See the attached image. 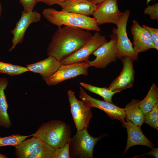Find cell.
Here are the masks:
<instances>
[{"label": "cell", "instance_id": "1", "mask_svg": "<svg viewBox=\"0 0 158 158\" xmlns=\"http://www.w3.org/2000/svg\"><path fill=\"white\" fill-rule=\"evenodd\" d=\"M92 35L89 31L74 27H58L49 44L47 53L61 61L81 48Z\"/></svg>", "mask_w": 158, "mask_h": 158}, {"label": "cell", "instance_id": "2", "mask_svg": "<svg viewBox=\"0 0 158 158\" xmlns=\"http://www.w3.org/2000/svg\"><path fill=\"white\" fill-rule=\"evenodd\" d=\"M43 16L50 23L59 26L63 25L79 28L88 31L100 32V28L95 18L86 15L58 11L47 8L42 11Z\"/></svg>", "mask_w": 158, "mask_h": 158}, {"label": "cell", "instance_id": "3", "mask_svg": "<svg viewBox=\"0 0 158 158\" xmlns=\"http://www.w3.org/2000/svg\"><path fill=\"white\" fill-rule=\"evenodd\" d=\"M31 135L56 149L70 141L71 129L70 126L63 121L54 119L42 124Z\"/></svg>", "mask_w": 158, "mask_h": 158}, {"label": "cell", "instance_id": "4", "mask_svg": "<svg viewBox=\"0 0 158 158\" xmlns=\"http://www.w3.org/2000/svg\"><path fill=\"white\" fill-rule=\"evenodd\" d=\"M107 135L104 134L95 137L90 135L87 128L77 131L70 141L71 158H93L94 148L97 143Z\"/></svg>", "mask_w": 158, "mask_h": 158}, {"label": "cell", "instance_id": "5", "mask_svg": "<svg viewBox=\"0 0 158 158\" xmlns=\"http://www.w3.org/2000/svg\"><path fill=\"white\" fill-rule=\"evenodd\" d=\"M130 13V10L128 9L123 12L120 20L116 25L117 28H113L112 32L115 34L117 36V59H119L123 56H128L134 61H138L139 59L138 54L135 51L128 37L126 31L127 23Z\"/></svg>", "mask_w": 158, "mask_h": 158}, {"label": "cell", "instance_id": "6", "mask_svg": "<svg viewBox=\"0 0 158 158\" xmlns=\"http://www.w3.org/2000/svg\"><path fill=\"white\" fill-rule=\"evenodd\" d=\"M75 94L71 90L68 91L71 113L77 131H79L89 127L92 114V107L85 101L77 99Z\"/></svg>", "mask_w": 158, "mask_h": 158}, {"label": "cell", "instance_id": "7", "mask_svg": "<svg viewBox=\"0 0 158 158\" xmlns=\"http://www.w3.org/2000/svg\"><path fill=\"white\" fill-rule=\"evenodd\" d=\"M110 36L111 40L109 42L102 45L92 53L96 58L93 61H87L90 67L104 68L110 63L116 61L118 55L117 36L113 32Z\"/></svg>", "mask_w": 158, "mask_h": 158}, {"label": "cell", "instance_id": "8", "mask_svg": "<svg viewBox=\"0 0 158 158\" xmlns=\"http://www.w3.org/2000/svg\"><path fill=\"white\" fill-rule=\"evenodd\" d=\"M89 67L86 61L61 64L55 73L44 80L49 86L54 85L79 75H87L88 69Z\"/></svg>", "mask_w": 158, "mask_h": 158}, {"label": "cell", "instance_id": "9", "mask_svg": "<svg viewBox=\"0 0 158 158\" xmlns=\"http://www.w3.org/2000/svg\"><path fill=\"white\" fill-rule=\"evenodd\" d=\"M107 42L105 36L102 35L100 32L96 31L79 50L60 62L63 65L87 62L90 55Z\"/></svg>", "mask_w": 158, "mask_h": 158}, {"label": "cell", "instance_id": "10", "mask_svg": "<svg viewBox=\"0 0 158 158\" xmlns=\"http://www.w3.org/2000/svg\"><path fill=\"white\" fill-rule=\"evenodd\" d=\"M123 14L119 9L118 0H105L97 4L93 16L98 25L110 23L116 25Z\"/></svg>", "mask_w": 158, "mask_h": 158}, {"label": "cell", "instance_id": "11", "mask_svg": "<svg viewBox=\"0 0 158 158\" xmlns=\"http://www.w3.org/2000/svg\"><path fill=\"white\" fill-rule=\"evenodd\" d=\"M79 97L81 100L87 102L91 107H95L105 112L112 119L121 121L123 126L126 122V114L124 108L118 107L113 103L101 101L88 95L81 86L80 87Z\"/></svg>", "mask_w": 158, "mask_h": 158}, {"label": "cell", "instance_id": "12", "mask_svg": "<svg viewBox=\"0 0 158 158\" xmlns=\"http://www.w3.org/2000/svg\"><path fill=\"white\" fill-rule=\"evenodd\" d=\"M120 59L123 64V68L120 74L112 81L109 89L112 91H121L131 88L135 79V71L133 59L128 56H124Z\"/></svg>", "mask_w": 158, "mask_h": 158}, {"label": "cell", "instance_id": "13", "mask_svg": "<svg viewBox=\"0 0 158 158\" xmlns=\"http://www.w3.org/2000/svg\"><path fill=\"white\" fill-rule=\"evenodd\" d=\"M41 19V14L36 11L26 12L23 10L22 11L20 18L11 31L13 37L12 40V45L9 51H11L17 45L23 42L25 32L30 24L38 22Z\"/></svg>", "mask_w": 158, "mask_h": 158}, {"label": "cell", "instance_id": "14", "mask_svg": "<svg viewBox=\"0 0 158 158\" xmlns=\"http://www.w3.org/2000/svg\"><path fill=\"white\" fill-rule=\"evenodd\" d=\"M130 31L133 36V48L138 54L151 49H155L149 33L145 28L141 26L137 20H133Z\"/></svg>", "mask_w": 158, "mask_h": 158}, {"label": "cell", "instance_id": "15", "mask_svg": "<svg viewBox=\"0 0 158 158\" xmlns=\"http://www.w3.org/2000/svg\"><path fill=\"white\" fill-rule=\"evenodd\" d=\"M123 126L126 128L128 138L123 155H124L127 150L132 146L140 145L145 146L151 148L154 147V144L145 136L142 132L141 127L135 125L128 119Z\"/></svg>", "mask_w": 158, "mask_h": 158}, {"label": "cell", "instance_id": "16", "mask_svg": "<svg viewBox=\"0 0 158 158\" xmlns=\"http://www.w3.org/2000/svg\"><path fill=\"white\" fill-rule=\"evenodd\" d=\"M61 11L89 16H93L97 4L88 0H66L59 4Z\"/></svg>", "mask_w": 158, "mask_h": 158}, {"label": "cell", "instance_id": "17", "mask_svg": "<svg viewBox=\"0 0 158 158\" xmlns=\"http://www.w3.org/2000/svg\"><path fill=\"white\" fill-rule=\"evenodd\" d=\"M60 61L51 56L35 63L26 65L29 71L39 74L44 80L55 73L60 67Z\"/></svg>", "mask_w": 158, "mask_h": 158}, {"label": "cell", "instance_id": "18", "mask_svg": "<svg viewBox=\"0 0 158 158\" xmlns=\"http://www.w3.org/2000/svg\"><path fill=\"white\" fill-rule=\"evenodd\" d=\"M8 83L6 78H0V126L6 129L11 128L12 125L7 112L8 106L4 92Z\"/></svg>", "mask_w": 158, "mask_h": 158}, {"label": "cell", "instance_id": "19", "mask_svg": "<svg viewBox=\"0 0 158 158\" xmlns=\"http://www.w3.org/2000/svg\"><path fill=\"white\" fill-rule=\"evenodd\" d=\"M140 101L133 99L124 108L126 118L135 125L141 127L145 123V116L139 106Z\"/></svg>", "mask_w": 158, "mask_h": 158}, {"label": "cell", "instance_id": "20", "mask_svg": "<svg viewBox=\"0 0 158 158\" xmlns=\"http://www.w3.org/2000/svg\"><path fill=\"white\" fill-rule=\"evenodd\" d=\"M43 141L32 137L26 139L15 147V154L17 158H28L31 153Z\"/></svg>", "mask_w": 158, "mask_h": 158}, {"label": "cell", "instance_id": "21", "mask_svg": "<svg viewBox=\"0 0 158 158\" xmlns=\"http://www.w3.org/2000/svg\"><path fill=\"white\" fill-rule=\"evenodd\" d=\"M158 104V88L153 83L147 95L140 101L139 106L145 115L151 111Z\"/></svg>", "mask_w": 158, "mask_h": 158}, {"label": "cell", "instance_id": "22", "mask_svg": "<svg viewBox=\"0 0 158 158\" xmlns=\"http://www.w3.org/2000/svg\"><path fill=\"white\" fill-rule=\"evenodd\" d=\"M79 84L81 87L89 91L101 96L104 101L111 103H113L112 99L113 95L120 92L117 91H111L108 88L97 87L84 82H80Z\"/></svg>", "mask_w": 158, "mask_h": 158}, {"label": "cell", "instance_id": "23", "mask_svg": "<svg viewBox=\"0 0 158 158\" xmlns=\"http://www.w3.org/2000/svg\"><path fill=\"white\" fill-rule=\"evenodd\" d=\"M55 149L43 141L31 153L28 158H52Z\"/></svg>", "mask_w": 158, "mask_h": 158}, {"label": "cell", "instance_id": "24", "mask_svg": "<svg viewBox=\"0 0 158 158\" xmlns=\"http://www.w3.org/2000/svg\"><path fill=\"white\" fill-rule=\"evenodd\" d=\"M29 71L26 67L0 61V73L13 76L20 75Z\"/></svg>", "mask_w": 158, "mask_h": 158}, {"label": "cell", "instance_id": "25", "mask_svg": "<svg viewBox=\"0 0 158 158\" xmlns=\"http://www.w3.org/2000/svg\"><path fill=\"white\" fill-rule=\"evenodd\" d=\"M31 136V135H22L17 134L5 137H0V147L7 146L15 147L27 138Z\"/></svg>", "mask_w": 158, "mask_h": 158}, {"label": "cell", "instance_id": "26", "mask_svg": "<svg viewBox=\"0 0 158 158\" xmlns=\"http://www.w3.org/2000/svg\"><path fill=\"white\" fill-rule=\"evenodd\" d=\"M145 123L158 130V104L150 112L144 115Z\"/></svg>", "mask_w": 158, "mask_h": 158}, {"label": "cell", "instance_id": "27", "mask_svg": "<svg viewBox=\"0 0 158 158\" xmlns=\"http://www.w3.org/2000/svg\"><path fill=\"white\" fill-rule=\"evenodd\" d=\"M70 141L63 146L56 149L53 154L52 158H70Z\"/></svg>", "mask_w": 158, "mask_h": 158}, {"label": "cell", "instance_id": "28", "mask_svg": "<svg viewBox=\"0 0 158 158\" xmlns=\"http://www.w3.org/2000/svg\"><path fill=\"white\" fill-rule=\"evenodd\" d=\"M145 15L148 14L152 20H158V3H156L152 5H148L144 10Z\"/></svg>", "mask_w": 158, "mask_h": 158}, {"label": "cell", "instance_id": "29", "mask_svg": "<svg viewBox=\"0 0 158 158\" xmlns=\"http://www.w3.org/2000/svg\"><path fill=\"white\" fill-rule=\"evenodd\" d=\"M142 26L145 28L149 33L153 40L155 49L158 50V29L151 27L145 25Z\"/></svg>", "mask_w": 158, "mask_h": 158}, {"label": "cell", "instance_id": "30", "mask_svg": "<svg viewBox=\"0 0 158 158\" xmlns=\"http://www.w3.org/2000/svg\"><path fill=\"white\" fill-rule=\"evenodd\" d=\"M20 4L23 7V11L26 12L33 11L37 3V0H19Z\"/></svg>", "mask_w": 158, "mask_h": 158}, {"label": "cell", "instance_id": "31", "mask_svg": "<svg viewBox=\"0 0 158 158\" xmlns=\"http://www.w3.org/2000/svg\"><path fill=\"white\" fill-rule=\"evenodd\" d=\"M66 0H37V3L42 2L48 5L51 6L54 4L58 5Z\"/></svg>", "mask_w": 158, "mask_h": 158}, {"label": "cell", "instance_id": "32", "mask_svg": "<svg viewBox=\"0 0 158 158\" xmlns=\"http://www.w3.org/2000/svg\"><path fill=\"white\" fill-rule=\"evenodd\" d=\"M144 155L151 156L154 158H158V148L153 147L151 148V150L149 152L146 153L144 154L134 157L133 158L138 157L140 156Z\"/></svg>", "mask_w": 158, "mask_h": 158}, {"label": "cell", "instance_id": "33", "mask_svg": "<svg viewBox=\"0 0 158 158\" xmlns=\"http://www.w3.org/2000/svg\"><path fill=\"white\" fill-rule=\"evenodd\" d=\"M105 0H92V1L96 4H99Z\"/></svg>", "mask_w": 158, "mask_h": 158}, {"label": "cell", "instance_id": "34", "mask_svg": "<svg viewBox=\"0 0 158 158\" xmlns=\"http://www.w3.org/2000/svg\"><path fill=\"white\" fill-rule=\"evenodd\" d=\"M2 6H1V4L0 1V18L1 17V13H2Z\"/></svg>", "mask_w": 158, "mask_h": 158}, {"label": "cell", "instance_id": "35", "mask_svg": "<svg viewBox=\"0 0 158 158\" xmlns=\"http://www.w3.org/2000/svg\"><path fill=\"white\" fill-rule=\"evenodd\" d=\"M7 157L0 153V158H7Z\"/></svg>", "mask_w": 158, "mask_h": 158}, {"label": "cell", "instance_id": "36", "mask_svg": "<svg viewBox=\"0 0 158 158\" xmlns=\"http://www.w3.org/2000/svg\"><path fill=\"white\" fill-rule=\"evenodd\" d=\"M152 0H146V5H147Z\"/></svg>", "mask_w": 158, "mask_h": 158}, {"label": "cell", "instance_id": "37", "mask_svg": "<svg viewBox=\"0 0 158 158\" xmlns=\"http://www.w3.org/2000/svg\"><path fill=\"white\" fill-rule=\"evenodd\" d=\"M88 1H92V0H88Z\"/></svg>", "mask_w": 158, "mask_h": 158}]
</instances>
